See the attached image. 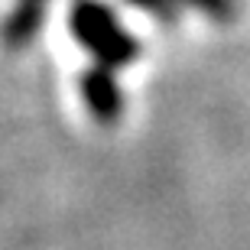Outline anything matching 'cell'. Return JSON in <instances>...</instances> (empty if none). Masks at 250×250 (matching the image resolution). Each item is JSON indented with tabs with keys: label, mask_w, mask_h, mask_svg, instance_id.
Listing matches in <instances>:
<instances>
[{
	"label": "cell",
	"mask_w": 250,
	"mask_h": 250,
	"mask_svg": "<svg viewBox=\"0 0 250 250\" xmlns=\"http://www.w3.org/2000/svg\"><path fill=\"white\" fill-rule=\"evenodd\" d=\"M127 3L149 13V17H156V20H166V23L176 20V0H127Z\"/></svg>",
	"instance_id": "277c9868"
},
{
	"label": "cell",
	"mask_w": 250,
	"mask_h": 250,
	"mask_svg": "<svg viewBox=\"0 0 250 250\" xmlns=\"http://www.w3.org/2000/svg\"><path fill=\"white\" fill-rule=\"evenodd\" d=\"M176 3H192V7H198L202 13H208V17H218V20H228L234 13L231 0H176Z\"/></svg>",
	"instance_id": "5b68a950"
},
{
	"label": "cell",
	"mask_w": 250,
	"mask_h": 250,
	"mask_svg": "<svg viewBox=\"0 0 250 250\" xmlns=\"http://www.w3.org/2000/svg\"><path fill=\"white\" fill-rule=\"evenodd\" d=\"M46 3L49 0H17L13 13L3 23V42L10 49L26 46L29 39L36 36L39 23H42V13H46Z\"/></svg>",
	"instance_id": "3957f363"
},
{
	"label": "cell",
	"mask_w": 250,
	"mask_h": 250,
	"mask_svg": "<svg viewBox=\"0 0 250 250\" xmlns=\"http://www.w3.org/2000/svg\"><path fill=\"white\" fill-rule=\"evenodd\" d=\"M68 26H72V36L91 49L98 65L104 68H121L140 56V42L121 26L114 10L98 0H78L72 7Z\"/></svg>",
	"instance_id": "6da1fadb"
},
{
	"label": "cell",
	"mask_w": 250,
	"mask_h": 250,
	"mask_svg": "<svg viewBox=\"0 0 250 250\" xmlns=\"http://www.w3.org/2000/svg\"><path fill=\"white\" fill-rule=\"evenodd\" d=\"M82 98L98 124H114L124 114V91L117 84V78H114V68L94 65L91 72H84Z\"/></svg>",
	"instance_id": "7a4b0ae2"
}]
</instances>
